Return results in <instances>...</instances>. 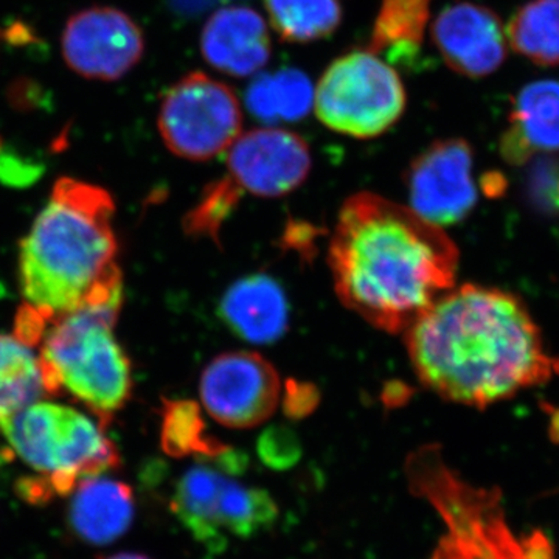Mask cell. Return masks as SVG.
<instances>
[{
    "instance_id": "obj_1",
    "label": "cell",
    "mask_w": 559,
    "mask_h": 559,
    "mask_svg": "<svg viewBox=\"0 0 559 559\" xmlns=\"http://www.w3.org/2000/svg\"><path fill=\"white\" fill-rule=\"evenodd\" d=\"M404 336L421 384L463 406L484 409L554 374L538 326L506 290L452 288Z\"/></svg>"
},
{
    "instance_id": "obj_2",
    "label": "cell",
    "mask_w": 559,
    "mask_h": 559,
    "mask_svg": "<svg viewBox=\"0 0 559 559\" xmlns=\"http://www.w3.org/2000/svg\"><path fill=\"white\" fill-rule=\"evenodd\" d=\"M329 263L342 304L399 334L454 288L459 250L411 207L364 191L342 205Z\"/></svg>"
},
{
    "instance_id": "obj_3",
    "label": "cell",
    "mask_w": 559,
    "mask_h": 559,
    "mask_svg": "<svg viewBox=\"0 0 559 559\" xmlns=\"http://www.w3.org/2000/svg\"><path fill=\"white\" fill-rule=\"evenodd\" d=\"M109 191L61 178L21 242L20 283L25 305L47 320L83 308H121L123 278L117 263Z\"/></svg>"
},
{
    "instance_id": "obj_4",
    "label": "cell",
    "mask_w": 559,
    "mask_h": 559,
    "mask_svg": "<svg viewBox=\"0 0 559 559\" xmlns=\"http://www.w3.org/2000/svg\"><path fill=\"white\" fill-rule=\"evenodd\" d=\"M121 308L97 307L50 320L39 341L47 395L68 393L103 426L123 409L132 390L131 364L114 334Z\"/></svg>"
},
{
    "instance_id": "obj_5",
    "label": "cell",
    "mask_w": 559,
    "mask_h": 559,
    "mask_svg": "<svg viewBox=\"0 0 559 559\" xmlns=\"http://www.w3.org/2000/svg\"><path fill=\"white\" fill-rule=\"evenodd\" d=\"M409 477L447 525L433 559H557L543 533L518 535L506 520L498 489L471 487L436 450L411 459Z\"/></svg>"
},
{
    "instance_id": "obj_6",
    "label": "cell",
    "mask_w": 559,
    "mask_h": 559,
    "mask_svg": "<svg viewBox=\"0 0 559 559\" xmlns=\"http://www.w3.org/2000/svg\"><path fill=\"white\" fill-rule=\"evenodd\" d=\"M11 450L39 473L25 480L32 498L66 496L87 477L102 476L120 463L116 444L105 426L83 412L62 404L36 401L0 423Z\"/></svg>"
},
{
    "instance_id": "obj_7",
    "label": "cell",
    "mask_w": 559,
    "mask_h": 559,
    "mask_svg": "<svg viewBox=\"0 0 559 559\" xmlns=\"http://www.w3.org/2000/svg\"><path fill=\"white\" fill-rule=\"evenodd\" d=\"M407 95L403 80L369 49L337 58L314 90L316 116L330 130L355 139L384 134L401 119Z\"/></svg>"
},
{
    "instance_id": "obj_8",
    "label": "cell",
    "mask_w": 559,
    "mask_h": 559,
    "mask_svg": "<svg viewBox=\"0 0 559 559\" xmlns=\"http://www.w3.org/2000/svg\"><path fill=\"white\" fill-rule=\"evenodd\" d=\"M157 127L165 146L175 156L210 160L240 138V102L227 84L204 72L187 73L165 92Z\"/></svg>"
},
{
    "instance_id": "obj_9",
    "label": "cell",
    "mask_w": 559,
    "mask_h": 559,
    "mask_svg": "<svg viewBox=\"0 0 559 559\" xmlns=\"http://www.w3.org/2000/svg\"><path fill=\"white\" fill-rule=\"evenodd\" d=\"M277 370L253 352L223 353L202 371L201 401L210 417L227 428H255L277 409Z\"/></svg>"
},
{
    "instance_id": "obj_10",
    "label": "cell",
    "mask_w": 559,
    "mask_h": 559,
    "mask_svg": "<svg viewBox=\"0 0 559 559\" xmlns=\"http://www.w3.org/2000/svg\"><path fill=\"white\" fill-rule=\"evenodd\" d=\"M473 148L465 139L430 143L406 173L411 209L441 229L466 218L477 204Z\"/></svg>"
},
{
    "instance_id": "obj_11",
    "label": "cell",
    "mask_w": 559,
    "mask_h": 559,
    "mask_svg": "<svg viewBox=\"0 0 559 559\" xmlns=\"http://www.w3.org/2000/svg\"><path fill=\"white\" fill-rule=\"evenodd\" d=\"M62 57L76 75L116 81L145 53V36L135 21L114 7H92L73 14L62 32Z\"/></svg>"
},
{
    "instance_id": "obj_12",
    "label": "cell",
    "mask_w": 559,
    "mask_h": 559,
    "mask_svg": "<svg viewBox=\"0 0 559 559\" xmlns=\"http://www.w3.org/2000/svg\"><path fill=\"white\" fill-rule=\"evenodd\" d=\"M310 146L296 132L257 128L227 150L229 178L245 193L280 198L299 189L311 170Z\"/></svg>"
},
{
    "instance_id": "obj_13",
    "label": "cell",
    "mask_w": 559,
    "mask_h": 559,
    "mask_svg": "<svg viewBox=\"0 0 559 559\" xmlns=\"http://www.w3.org/2000/svg\"><path fill=\"white\" fill-rule=\"evenodd\" d=\"M432 39L448 68L473 80L498 72L509 55L502 20L480 3L457 2L441 10Z\"/></svg>"
},
{
    "instance_id": "obj_14",
    "label": "cell",
    "mask_w": 559,
    "mask_h": 559,
    "mask_svg": "<svg viewBox=\"0 0 559 559\" xmlns=\"http://www.w3.org/2000/svg\"><path fill=\"white\" fill-rule=\"evenodd\" d=\"M201 457L180 476L170 506L190 535L215 554L229 543L223 532L224 502L231 479L245 471L246 459L229 448Z\"/></svg>"
},
{
    "instance_id": "obj_15",
    "label": "cell",
    "mask_w": 559,
    "mask_h": 559,
    "mask_svg": "<svg viewBox=\"0 0 559 559\" xmlns=\"http://www.w3.org/2000/svg\"><path fill=\"white\" fill-rule=\"evenodd\" d=\"M271 50L266 21L249 7L221 9L202 28V57L226 75H255L270 61Z\"/></svg>"
},
{
    "instance_id": "obj_16",
    "label": "cell",
    "mask_w": 559,
    "mask_h": 559,
    "mask_svg": "<svg viewBox=\"0 0 559 559\" xmlns=\"http://www.w3.org/2000/svg\"><path fill=\"white\" fill-rule=\"evenodd\" d=\"M219 311L226 325L250 344H272L288 330L285 290L266 274L250 275L234 283L224 294Z\"/></svg>"
},
{
    "instance_id": "obj_17",
    "label": "cell",
    "mask_w": 559,
    "mask_h": 559,
    "mask_svg": "<svg viewBox=\"0 0 559 559\" xmlns=\"http://www.w3.org/2000/svg\"><path fill=\"white\" fill-rule=\"evenodd\" d=\"M559 151V81H533L513 100L510 124L500 139V153L520 165L535 153Z\"/></svg>"
},
{
    "instance_id": "obj_18",
    "label": "cell",
    "mask_w": 559,
    "mask_h": 559,
    "mask_svg": "<svg viewBox=\"0 0 559 559\" xmlns=\"http://www.w3.org/2000/svg\"><path fill=\"white\" fill-rule=\"evenodd\" d=\"M134 510L132 489L102 474L81 480L73 489L69 521L79 538L92 546H108L131 527Z\"/></svg>"
},
{
    "instance_id": "obj_19",
    "label": "cell",
    "mask_w": 559,
    "mask_h": 559,
    "mask_svg": "<svg viewBox=\"0 0 559 559\" xmlns=\"http://www.w3.org/2000/svg\"><path fill=\"white\" fill-rule=\"evenodd\" d=\"M314 105V87L304 72L282 69L266 73L250 84L246 106L264 123H285L308 116Z\"/></svg>"
},
{
    "instance_id": "obj_20",
    "label": "cell",
    "mask_w": 559,
    "mask_h": 559,
    "mask_svg": "<svg viewBox=\"0 0 559 559\" xmlns=\"http://www.w3.org/2000/svg\"><path fill=\"white\" fill-rule=\"evenodd\" d=\"M432 0H382L367 49L396 62L414 60L421 49Z\"/></svg>"
},
{
    "instance_id": "obj_21",
    "label": "cell",
    "mask_w": 559,
    "mask_h": 559,
    "mask_svg": "<svg viewBox=\"0 0 559 559\" xmlns=\"http://www.w3.org/2000/svg\"><path fill=\"white\" fill-rule=\"evenodd\" d=\"M506 31L521 57L540 68H559V0H528Z\"/></svg>"
},
{
    "instance_id": "obj_22",
    "label": "cell",
    "mask_w": 559,
    "mask_h": 559,
    "mask_svg": "<svg viewBox=\"0 0 559 559\" xmlns=\"http://www.w3.org/2000/svg\"><path fill=\"white\" fill-rule=\"evenodd\" d=\"M46 393L39 358L16 336L0 334V423Z\"/></svg>"
},
{
    "instance_id": "obj_23",
    "label": "cell",
    "mask_w": 559,
    "mask_h": 559,
    "mask_svg": "<svg viewBox=\"0 0 559 559\" xmlns=\"http://www.w3.org/2000/svg\"><path fill=\"white\" fill-rule=\"evenodd\" d=\"M264 5L272 27L288 43L326 38L342 21L340 0H264Z\"/></svg>"
},
{
    "instance_id": "obj_24",
    "label": "cell",
    "mask_w": 559,
    "mask_h": 559,
    "mask_svg": "<svg viewBox=\"0 0 559 559\" xmlns=\"http://www.w3.org/2000/svg\"><path fill=\"white\" fill-rule=\"evenodd\" d=\"M162 448L173 457L216 455L226 450L210 440L201 419L200 407L191 401H167L162 414Z\"/></svg>"
},
{
    "instance_id": "obj_25",
    "label": "cell",
    "mask_w": 559,
    "mask_h": 559,
    "mask_svg": "<svg viewBox=\"0 0 559 559\" xmlns=\"http://www.w3.org/2000/svg\"><path fill=\"white\" fill-rule=\"evenodd\" d=\"M242 191L227 176L213 182L205 189L197 207L186 218V230L190 235H200L216 240L221 224L237 207Z\"/></svg>"
},
{
    "instance_id": "obj_26",
    "label": "cell",
    "mask_w": 559,
    "mask_h": 559,
    "mask_svg": "<svg viewBox=\"0 0 559 559\" xmlns=\"http://www.w3.org/2000/svg\"><path fill=\"white\" fill-rule=\"evenodd\" d=\"M261 460L272 468L285 469L299 460V441L286 429H270L260 440Z\"/></svg>"
},
{
    "instance_id": "obj_27",
    "label": "cell",
    "mask_w": 559,
    "mask_h": 559,
    "mask_svg": "<svg viewBox=\"0 0 559 559\" xmlns=\"http://www.w3.org/2000/svg\"><path fill=\"white\" fill-rule=\"evenodd\" d=\"M316 396H312L311 389L308 385H296V388H289V395L286 399V409L288 414L294 417H304L314 406Z\"/></svg>"
},
{
    "instance_id": "obj_28",
    "label": "cell",
    "mask_w": 559,
    "mask_h": 559,
    "mask_svg": "<svg viewBox=\"0 0 559 559\" xmlns=\"http://www.w3.org/2000/svg\"><path fill=\"white\" fill-rule=\"evenodd\" d=\"M108 559H150V558L143 557V555H139V554H117V555H114V557H109Z\"/></svg>"
}]
</instances>
